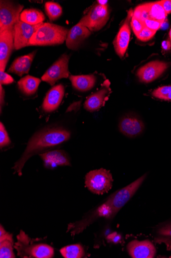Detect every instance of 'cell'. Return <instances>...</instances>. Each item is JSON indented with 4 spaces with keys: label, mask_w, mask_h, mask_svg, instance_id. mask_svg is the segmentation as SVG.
<instances>
[{
    "label": "cell",
    "mask_w": 171,
    "mask_h": 258,
    "mask_svg": "<svg viewBox=\"0 0 171 258\" xmlns=\"http://www.w3.org/2000/svg\"><path fill=\"white\" fill-rule=\"evenodd\" d=\"M146 174L114 194L100 206L84 216L79 221L68 225L67 231L72 237L82 232L88 226L100 218L112 219L133 197L146 177Z\"/></svg>",
    "instance_id": "cell-1"
},
{
    "label": "cell",
    "mask_w": 171,
    "mask_h": 258,
    "mask_svg": "<svg viewBox=\"0 0 171 258\" xmlns=\"http://www.w3.org/2000/svg\"><path fill=\"white\" fill-rule=\"evenodd\" d=\"M70 137V131L62 127L47 128L39 131L29 140L25 151L15 163L13 168L15 173L21 176L24 165L31 157L67 142Z\"/></svg>",
    "instance_id": "cell-2"
},
{
    "label": "cell",
    "mask_w": 171,
    "mask_h": 258,
    "mask_svg": "<svg viewBox=\"0 0 171 258\" xmlns=\"http://www.w3.org/2000/svg\"><path fill=\"white\" fill-rule=\"evenodd\" d=\"M17 242L14 248L19 256L24 258H52L54 256V249L43 243H36L37 239H32L22 230L17 237Z\"/></svg>",
    "instance_id": "cell-3"
},
{
    "label": "cell",
    "mask_w": 171,
    "mask_h": 258,
    "mask_svg": "<svg viewBox=\"0 0 171 258\" xmlns=\"http://www.w3.org/2000/svg\"><path fill=\"white\" fill-rule=\"evenodd\" d=\"M69 31L67 29L50 23H43L34 34L30 46L59 45L66 40Z\"/></svg>",
    "instance_id": "cell-4"
},
{
    "label": "cell",
    "mask_w": 171,
    "mask_h": 258,
    "mask_svg": "<svg viewBox=\"0 0 171 258\" xmlns=\"http://www.w3.org/2000/svg\"><path fill=\"white\" fill-rule=\"evenodd\" d=\"M113 182L109 171L104 169L89 172L85 176V185L92 193L103 195L111 189Z\"/></svg>",
    "instance_id": "cell-5"
},
{
    "label": "cell",
    "mask_w": 171,
    "mask_h": 258,
    "mask_svg": "<svg viewBox=\"0 0 171 258\" xmlns=\"http://www.w3.org/2000/svg\"><path fill=\"white\" fill-rule=\"evenodd\" d=\"M109 17L110 11L108 6L98 4L93 7L79 23L90 31L96 32L106 25Z\"/></svg>",
    "instance_id": "cell-6"
},
{
    "label": "cell",
    "mask_w": 171,
    "mask_h": 258,
    "mask_svg": "<svg viewBox=\"0 0 171 258\" xmlns=\"http://www.w3.org/2000/svg\"><path fill=\"white\" fill-rule=\"evenodd\" d=\"M23 6L9 1L0 2V30L14 27L20 20Z\"/></svg>",
    "instance_id": "cell-7"
},
{
    "label": "cell",
    "mask_w": 171,
    "mask_h": 258,
    "mask_svg": "<svg viewBox=\"0 0 171 258\" xmlns=\"http://www.w3.org/2000/svg\"><path fill=\"white\" fill-rule=\"evenodd\" d=\"M69 56L63 54L47 70L42 76V80L54 86L59 80L69 77Z\"/></svg>",
    "instance_id": "cell-8"
},
{
    "label": "cell",
    "mask_w": 171,
    "mask_h": 258,
    "mask_svg": "<svg viewBox=\"0 0 171 258\" xmlns=\"http://www.w3.org/2000/svg\"><path fill=\"white\" fill-rule=\"evenodd\" d=\"M42 23L33 26L20 20L14 27L15 49L19 50L30 46L31 39Z\"/></svg>",
    "instance_id": "cell-9"
},
{
    "label": "cell",
    "mask_w": 171,
    "mask_h": 258,
    "mask_svg": "<svg viewBox=\"0 0 171 258\" xmlns=\"http://www.w3.org/2000/svg\"><path fill=\"white\" fill-rule=\"evenodd\" d=\"M133 15V11L130 10L123 25H122L113 42L114 48L117 55L123 57L127 50L129 44L131 31L130 20Z\"/></svg>",
    "instance_id": "cell-10"
},
{
    "label": "cell",
    "mask_w": 171,
    "mask_h": 258,
    "mask_svg": "<svg viewBox=\"0 0 171 258\" xmlns=\"http://www.w3.org/2000/svg\"><path fill=\"white\" fill-rule=\"evenodd\" d=\"M14 27L0 30V71L5 72L14 46Z\"/></svg>",
    "instance_id": "cell-11"
},
{
    "label": "cell",
    "mask_w": 171,
    "mask_h": 258,
    "mask_svg": "<svg viewBox=\"0 0 171 258\" xmlns=\"http://www.w3.org/2000/svg\"><path fill=\"white\" fill-rule=\"evenodd\" d=\"M168 67L167 62L159 60L152 61L139 68L137 76L141 82L151 83L161 76Z\"/></svg>",
    "instance_id": "cell-12"
},
{
    "label": "cell",
    "mask_w": 171,
    "mask_h": 258,
    "mask_svg": "<svg viewBox=\"0 0 171 258\" xmlns=\"http://www.w3.org/2000/svg\"><path fill=\"white\" fill-rule=\"evenodd\" d=\"M127 250L133 258H153L156 254V248L149 240H133L127 246Z\"/></svg>",
    "instance_id": "cell-13"
},
{
    "label": "cell",
    "mask_w": 171,
    "mask_h": 258,
    "mask_svg": "<svg viewBox=\"0 0 171 258\" xmlns=\"http://www.w3.org/2000/svg\"><path fill=\"white\" fill-rule=\"evenodd\" d=\"M65 87L60 84L53 87L46 94L43 105V110L47 113L52 112L57 110L64 98Z\"/></svg>",
    "instance_id": "cell-14"
},
{
    "label": "cell",
    "mask_w": 171,
    "mask_h": 258,
    "mask_svg": "<svg viewBox=\"0 0 171 258\" xmlns=\"http://www.w3.org/2000/svg\"><path fill=\"white\" fill-rule=\"evenodd\" d=\"M45 168L53 169L58 166H70V162L67 155L62 150H55L40 154Z\"/></svg>",
    "instance_id": "cell-15"
},
{
    "label": "cell",
    "mask_w": 171,
    "mask_h": 258,
    "mask_svg": "<svg viewBox=\"0 0 171 258\" xmlns=\"http://www.w3.org/2000/svg\"><path fill=\"white\" fill-rule=\"evenodd\" d=\"M91 34V31L88 28L79 23L69 31L66 40L67 48L71 50H76Z\"/></svg>",
    "instance_id": "cell-16"
},
{
    "label": "cell",
    "mask_w": 171,
    "mask_h": 258,
    "mask_svg": "<svg viewBox=\"0 0 171 258\" xmlns=\"http://www.w3.org/2000/svg\"><path fill=\"white\" fill-rule=\"evenodd\" d=\"M118 127L122 134L133 138L142 133L144 126L143 122L135 117L126 116L121 120Z\"/></svg>",
    "instance_id": "cell-17"
},
{
    "label": "cell",
    "mask_w": 171,
    "mask_h": 258,
    "mask_svg": "<svg viewBox=\"0 0 171 258\" xmlns=\"http://www.w3.org/2000/svg\"><path fill=\"white\" fill-rule=\"evenodd\" d=\"M152 236L155 243H164L167 251L171 250V220L161 223L153 229Z\"/></svg>",
    "instance_id": "cell-18"
},
{
    "label": "cell",
    "mask_w": 171,
    "mask_h": 258,
    "mask_svg": "<svg viewBox=\"0 0 171 258\" xmlns=\"http://www.w3.org/2000/svg\"><path fill=\"white\" fill-rule=\"evenodd\" d=\"M110 89L105 85L100 90L94 93L88 97L84 103V108L86 110L93 112L99 110L108 100Z\"/></svg>",
    "instance_id": "cell-19"
},
{
    "label": "cell",
    "mask_w": 171,
    "mask_h": 258,
    "mask_svg": "<svg viewBox=\"0 0 171 258\" xmlns=\"http://www.w3.org/2000/svg\"><path fill=\"white\" fill-rule=\"evenodd\" d=\"M36 51L16 59L9 69V72L22 77L29 73Z\"/></svg>",
    "instance_id": "cell-20"
},
{
    "label": "cell",
    "mask_w": 171,
    "mask_h": 258,
    "mask_svg": "<svg viewBox=\"0 0 171 258\" xmlns=\"http://www.w3.org/2000/svg\"><path fill=\"white\" fill-rule=\"evenodd\" d=\"M13 234L6 231L0 226V257L15 258L14 252Z\"/></svg>",
    "instance_id": "cell-21"
},
{
    "label": "cell",
    "mask_w": 171,
    "mask_h": 258,
    "mask_svg": "<svg viewBox=\"0 0 171 258\" xmlns=\"http://www.w3.org/2000/svg\"><path fill=\"white\" fill-rule=\"evenodd\" d=\"M69 79L74 88L82 92L91 90L95 86L96 82V78L93 75L71 76Z\"/></svg>",
    "instance_id": "cell-22"
},
{
    "label": "cell",
    "mask_w": 171,
    "mask_h": 258,
    "mask_svg": "<svg viewBox=\"0 0 171 258\" xmlns=\"http://www.w3.org/2000/svg\"><path fill=\"white\" fill-rule=\"evenodd\" d=\"M41 80L38 78L28 76L21 79L18 83L19 90L24 95L31 96L37 91Z\"/></svg>",
    "instance_id": "cell-23"
},
{
    "label": "cell",
    "mask_w": 171,
    "mask_h": 258,
    "mask_svg": "<svg viewBox=\"0 0 171 258\" xmlns=\"http://www.w3.org/2000/svg\"><path fill=\"white\" fill-rule=\"evenodd\" d=\"M20 20L31 25H37L43 23L45 20L44 14L40 11L31 9L22 11Z\"/></svg>",
    "instance_id": "cell-24"
},
{
    "label": "cell",
    "mask_w": 171,
    "mask_h": 258,
    "mask_svg": "<svg viewBox=\"0 0 171 258\" xmlns=\"http://www.w3.org/2000/svg\"><path fill=\"white\" fill-rule=\"evenodd\" d=\"M60 252L65 258H81L85 254L84 249L80 244L65 246L60 249Z\"/></svg>",
    "instance_id": "cell-25"
},
{
    "label": "cell",
    "mask_w": 171,
    "mask_h": 258,
    "mask_svg": "<svg viewBox=\"0 0 171 258\" xmlns=\"http://www.w3.org/2000/svg\"><path fill=\"white\" fill-rule=\"evenodd\" d=\"M150 19L163 23L167 16L160 2L149 3Z\"/></svg>",
    "instance_id": "cell-26"
},
{
    "label": "cell",
    "mask_w": 171,
    "mask_h": 258,
    "mask_svg": "<svg viewBox=\"0 0 171 258\" xmlns=\"http://www.w3.org/2000/svg\"><path fill=\"white\" fill-rule=\"evenodd\" d=\"M45 12L51 21L58 19L62 14V8L58 4L48 2L45 5Z\"/></svg>",
    "instance_id": "cell-27"
},
{
    "label": "cell",
    "mask_w": 171,
    "mask_h": 258,
    "mask_svg": "<svg viewBox=\"0 0 171 258\" xmlns=\"http://www.w3.org/2000/svg\"><path fill=\"white\" fill-rule=\"evenodd\" d=\"M152 95L157 99L171 101V86H164L155 89Z\"/></svg>",
    "instance_id": "cell-28"
},
{
    "label": "cell",
    "mask_w": 171,
    "mask_h": 258,
    "mask_svg": "<svg viewBox=\"0 0 171 258\" xmlns=\"http://www.w3.org/2000/svg\"><path fill=\"white\" fill-rule=\"evenodd\" d=\"M133 16L143 23L145 20L150 19L149 3L137 6L134 10Z\"/></svg>",
    "instance_id": "cell-29"
},
{
    "label": "cell",
    "mask_w": 171,
    "mask_h": 258,
    "mask_svg": "<svg viewBox=\"0 0 171 258\" xmlns=\"http://www.w3.org/2000/svg\"><path fill=\"white\" fill-rule=\"evenodd\" d=\"M11 140L3 123H0V148L2 149L11 144Z\"/></svg>",
    "instance_id": "cell-30"
},
{
    "label": "cell",
    "mask_w": 171,
    "mask_h": 258,
    "mask_svg": "<svg viewBox=\"0 0 171 258\" xmlns=\"http://www.w3.org/2000/svg\"><path fill=\"white\" fill-rule=\"evenodd\" d=\"M156 33V31L144 27L137 37L139 40L146 42L151 40L155 36Z\"/></svg>",
    "instance_id": "cell-31"
},
{
    "label": "cell",
    "mask_w": 171,
    "mask_h": 258,
    "mask_svg": "<svg viewBox=\"0 0 171 258\" xmlns=\"http://www.w3.org/2000/svg\"><path fill=\"white\" fill-rule=\"evenodd\" d=\"M131 26L133 32L136 37L145 27L143 23L141 21L135 18L133 16L131 19Z\"/></svg>",
    "instance_id": "cell-32"
},
{
    "label": "cell",
    "mask_w": 171,
    "mask_h": 258,
    "mask_svg": "<svg viewBox=\"0 0 171 258\" xmlns=\"http://www.w3.org/2000/svg\"><path fill=\"white\" fill-rule=\"evenodd\" d=\"M143 24L145 27L157 32L161 28L163 23L154 20L148 19L143 22Z\"/></svg>",
    "instance_id": "cell-33"
},
{
    "label": "cell",
    "mask_w": 171,
    "mask_h": 258,
    "mask_svg": "<svg viewBox=\"0 0 171 258\" xmlns=\"http://www.w3.org/2000/svg\"><path fill=\"white\" fill-rule=\"evenodd\" d=\"M14 82V79L10 75L5 72L0 71V82H1V85L11 84Z\"/></svg>",
    "instance_id": "cell-34"
},
{
    "label": "cell",
    "mask_w": 171,
    "mask_h": 258,
    "mask_svg": "<svg viewBox=\"0 0 171 258\" xmlns=\"http://www.w3.org/2000/svg\"><path fill=\"white\" fill-rule=\"evenodd\" d=\"M160 3L166 15L170 14L171 13V0H162V1H160Z\"/></svg>",
    "instance_id": "cell-35"
},
{
    "label": "cell",
    "mask_w": 171,
    "mask_h": 258,
    "mask_svg": "<svg viewBox=\"0 0 171 258\" xmlns=\"http://www.w3.org/2000/svg\"><path fill=\"white\" fill-rule=\"evenodd\" d=\"M161 48L163 51H168L171 50V43L169 40L163 41L161 43Z\"/></svg>",
    "instance_id": "cell-36"
},
{
    "label": "cell",
    "mask_w": 171,
    "mask_h": 258,
    "mask_svg": "<svg viewBox=\"0 0 171 258\" xmlns=\"http://www.w3.org/2000/svg\"><path fill=\"white\" fill-rule=\"evenodd\" d=\"M107 1H97V3H98L99 5L102 6L107 5Z\"/></svg>",
    "instance_id": "cell-37"
},
{
    "label": "cell",
    "mask_w": 171,
    "mask_h": 258,
    "mask_svg": "<svg viewBox=\"0 0 171 258\" xmlns=\"http://www.w3.org/2000/svg\"><path fill=\"white\" fill-rule=\"evenodd\" d=\"M168 37H169L168 40H169V41L171 43V28H170V29L169 30V32Z\"/></svg>",
    "instance_id": "cell-38"
},
{
    "label": "cell",
    "mask_w": 171,
    "mask_h": 258,
    "mask_svg": "<svg viewBox=\"0 0 171 258\" xmlns=\"http://www.w3.org/2000/svg\"><path fill=\"white\" fill-rule=\"evenodd\" d=\"M169 257L171 258V255Z\"/></svg>",
    "instance_id": "cell-39"
}]
</instances>
